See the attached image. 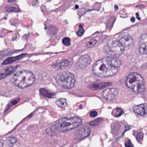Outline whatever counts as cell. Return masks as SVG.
I'll return each instance as SVG.
<instances>
[{
    "label": "cell",
    "instance_id": "obj_16",
    "mask_svg": "<svg viewBox=\"0 0 147 147\" xmlns=\"http://www.w3.org/2000/svg\"><path fill=\"white\" fill-rule=\"evenodd\" d=\"M5 11L8 12H20V10L19 8L10 6H6L5 7Z\"/></svg>",
    "mask_w": 147,
    "mask_h": 147
},
{
    "label": "cell",
    "instance_id": "obj_18",
    "mask_svg": "<svg viewBox=\"0 0 147 147\" xmlns=\"http://www.w3.org/2000/svg\"><path fill=\"white\" fill-rule=\"evenodd\" d=\"M123 114V111L121 108H117L116 109L114 112V116L115 117H119Z\"/></svg>",
    "mask_w": 147,
    "mask_h": 147
},
{
    "label": "cell",
    "instance_id": "obj_9",
    "mask_svg": "<svg viewBox=\"0 0 147 147\" xmlns=\"http://www.w3.org/2000/svg\"><path fill=\"white\" fill-rule=\"evenodd\" d=\"M119 91L116 88H108L104 91L103 96L105 99L108 101L114 100L118 94Z\"/></svg>",
    "mask_w": 147,
    "mask_h": 147
},
{
    "label": "cell",
    "instance_id": "obj_5",
    "mask_svg": "<svg viewBox=\"0 0 147 147\" xmlns=\"http://www.w3.org/2000/svg\"><path fill=\"white\" fill-rule=\"evenodd\" d=\"M56 82L59 86L64 89H70L75 85V76L68 71L58 74L55 77Z\"/></svg>",
    "mask_w": 147,
    "mask_h": 147
},
{
    "label": "cell",
    "instance_id": "obj_19",
    "mask_svg": "<svg viewBox=\"0 0 147 147\" xmlns=\"http://www.w3.org/2000/svg\"><path fill=\"white\" fill-rule=\"evenodd\" d=\"M7 140L9 144L13 145L15 144L17 141V139L14 136H9L7 139Z\"/></svg>",
    "mask_w": 147,
    "mask_h": 147
},
{
    "label": "cell",
    "instance_id": "obj_29",
    "mask_svg": "<svg viewBox=\"0 0 147 147\" xmlns=\"http://www.w3.org/2000/svg\"><path fill=\"white\" fill-rule=\"evenodd\" d=\"M15 1V0H7L8 2H14Z\"/></svg>",
    "mask_w": 147,
    "mask_h": 147
},
{
    "label": "cell",
    "instance_id": "obj_10",
    "mask_svg": "<svg viewBox=\"0 0 147 147\" xmlns=\"http://www.w3.org/2000/svg\"><path fill=\"white\" fill-rule=\"evenodd\" d=\"M139 52L141 54H147V34H143L140 38L139 43Z\"/></svg>",
    "mask_w": 147,
    "mask_h": 147
},
{
    "label": "cell",
    "instance_id": "obj_14",
    "mask_svg": "<svg viewBox=\"0 0 147 147\" xmlns=\"http://www.w3.org/2000/svg\"><path fill=\"white\" fill-rule=\"evenodd\" d=\"M56 104L60 108H65L67 106L66 100L65 98H60L56 101Z\"/></svg>",
    "mask_w": 147,
    "mask_h": 147
},
{
    "label": "cell",
    "instance_id": "obj_15",
    "mask_svg": "<svg viewBox=\"0 0 147 147\" xmlns=\"http://www.w3.org/2000/svg\"><path fill=\"white\" fill-rule=\"evenodd\" d=\"M22 56H23V55H20V56H16V57H14L9 58L6 59V60L4 61V62H3V64L7 65L11 63L15 62V61H16V60H18V59H20V58L22 57Z\"/></svg>",
    "mask_w": 147,
    "mask_h": 147
},
{
    "label": "cell",
    "instance_id": "obj_31",
    "mask_svg": "<svg viewBox=\"0 0 147 147\" xmlns=\"http://www.w3.org/2000/svg\"><path fill=\"white\" fill-rule=\"evenodd\" d=\"M75 8H76V9L78 8H79L78 5H76V6H75Z\"/></svg>",
    "mask_w": 147,
    "mask_h": 147
},
{
    "label": "cell",
    "instance_id": "obj_3",
    "mask_svg": "<svg viewBox=\"0 0 147 147\" xmlns=\"http://www.w3.org/2000/svg\"><path fill=\"white\" fill-rule=\"evenodd\" d=\"M14 81L16 86L21 89H24L34 84L35 81V77L31 71L22 70L15 74Z\"/></svg>",
    "mask_w": 147,
    "mask_h": 147
},
{
    "label": "cell",
    "instance_id": "obj_11",
    "mask_svg": "<svg viewBox=\"0 0 147 147\" xmlns=\"http://www.w3.org/2000/svg\"><path fill=\"white\" fill-rule=\"evenodd\" d=\"M121 44L124 47H129L133 45L134 43V40L130 35H123L121 37L120 39Z\"/></svg>",
    "mask_w": 147,
    "mask_h": 147
},
{
    "label": "cell",
    "instance_id": "obj_26",
    "mask_svg": "<svg viewBox=\"0 0 147 147\" xmlns=\"http://www.w3.org/2000/svg\"><path fill=\"white\" fill-rule=\"evenodd\" d=\"M131 21L132 22H134L135 21V18L134 17H132L131 19Z\"/></svg>",
    "mask_w": 147,
    "mask_h": 147
},
{
    "label": "cell",
    "instance_id": "obj_21",
    "mask_svg": "<svg viewBox=\"0 0 147 147\" xmlns=\"http://www.w3.org/2000/svg\"><path fill=\"white\" fill-rule=\"evenodd\" d=\"M85 30L83 28V25L80 24L79 26V29L77 32V34L79 36H82L84 33Z\"/></svg>",
    "mask_w": 147,
    "mask_h": 147
},
{
    "label": "cell",
    "instance_id": "obj_8",
    "mask_svg": "<svg viewBox=\"0 0 147 147\" xmlns=\"http://www.w3.org/2000/svg\"><path fill=\"white\" fill-rule=\"evenodd\" d=\"M91 62V59L89 55H85L79 58L76 64L75 68L77 70H81L85 69Z\"/></svg>",
    "mask_w": 147,
    "mask_h": 147
},
{
    "label": "cell",
    "instance_id": "obj_17",
    "mask_svg": "<svg viewBox=\"0 0 147 147\" xmlns=\"http://www.w3.org/2000/svg\"><path fill=\"white\" fill-rule=\"evenodd\" d=\"M16 69V68H15V67H10V68H8L7 70H5V74H1L2 75L3 74V76L2 77H1V79H2L3 78H4L5 76H7V75H8V74H11V73H13V72H14L15 71V70Z\"/></svg>",
    "mask_w": 147,
    "mask_h": 147
},
{
    "label": "cell",
    "instance_id": "obj_30",
    "mask_svg": "<svg viewBox=\"0 0 147 147\" xmlns=\"http://www.w3.org/2000/svg\"><path fill=\"white\" fill-rule=\"evenodd\" d=\"M114 8H115V9L116 10H117L118 9V7H117V6H115Z\"/></svg>",
    "mask_w": 147,
    "mask_h": 147
},
{
    "label": "cell",
    "instance_id": "obj_4",
    "mask_svg": "<svg viewBox=\"0 0 147 147\" xmlns=\"http://www.w3.org/2000/svg\"><path fill=\"white\" fill-rule=\"evenodd\" d=\"M126 84L128 87L135 93H142L145 90V80L139 74L130 73L127 78Z\"/></svg>",
    "mask_w": 147,
    "mask_h": 147
},
{
    "label": "cell",
    "instance_id": "obj_25",
    "mask_svg": "<svg viewBox=\"0 0 147 147\" xmlns=\"http://www.w3.org/2000/svg\"><path fill=\"white\" fill-rule=\"evenodd\" d=\"M98 115V113L96 111H92L90 113V115L91 117H95Z\"/></svg>",
    "mask_w": 147,
    "mask_h": 147
},
{
    "label": "cell",
    "instance_id": "obj_2",
    "mask_svg": "<svg viewBox=\"0 0 147 147\" xmlns=\"http://www.w3.org/2000/svg\"><path fill=\"white\" fill-rule=\"evenodd\" d=\"M83 123V121L79 117L70 118L64 117L58 120L51 128L53 132L64 133L77 128L80 127Z\"/></svg>",
    "mask_w": 147,
    "mask_h": 147
},
{
    "label": "cell",
    "instance_id": "obj_1",
    "mask_svg": "<svg viewBox=\"0 0 147 147\" xmlns=\"http://www.w3.org/2000/svg\"><path fill=\"white\" fill-rule=\"evenodd\" d=\"M121 62L117 58L107 57L97 61L93 65L94 73L101 78L111 77L115 74Z\"/></svg>",
    "mask_w": 147,
    "mask_h": 147
},
{
    "label": "cell",
    "instance_id": "obj_22",
    "mask_svg": "<svg viewBox=\"0 0 147 147\" xmlns=\"http://www.w3.org/2000/svg\"><path fill=\"white\" fill-rule=\"evenodd\" d=\"M63 43L64 45L69 46L71 44L70 39L67 37L64 38V39L63 40Z\"/></svg>",
    "mask_w": 147,
    "mask_h": 147
},
{
    "label": "cell",
    "instance_id": "obj_27",
    "mask_svg": "<svg viewBox=\"0 0 147 147\" xmlns=\"http://www.w3.org/2000/svg\"><path fill=\"white\" fill-rule=\"evenodd\" d=\"M136 16H137V19H138V20H141V18H140V17H139V14H138V13L136 14Z\"/></svg>",
    "mask_w": 147,
    "mask_h": 147
},
{
    "label": "cell",
    "instance_id": "obj_6",
    "mask_svg": "<svg viewBox=\"0 0 147 147\" xmlns=\"http://www.w3.org/2000/svg\"><path fill=\"white\" fill-rule=\"evenodd\" d=\"M125 47L120 41L110 40L104 46V51L108 57L118 58L122 55Z\"/></svg>",
    "mask_w": 147,
    "mask_h": 147
},
{
    "label": "cell",
    "instance_id": "obj_12",
    "mask_svg": "<svg viewBox=\"0 0 147 147\" xmlns=\"http://www.w3.org/2000/svg\"><path fill=\"white\" fill-rule=\"evenodd\" d=\"M133 111L137 115L144 116L147 114V104H142L134 107Z\"/></svg>",
    "mask_w": 147,
    "mask_h": 147
},
{
    "label": "cell",
    "instance_id": "obj_13",
    "mask_svg": "<svg viewBox=\"0 0 147 147\" xmlns=\"http://www.w3.org/2000/svg\"><path fill=\"white\" fill-rule=\"evenodd\" d=\"M70 65V62L68 60H61L56 63L53 66L54 68L56 69H61L66 68Z\"/></svg>",
    "mask_w": 147,
    "mask_h": 147
},
{
    "label": "cell",
    "instance_id": "obj_20",
    "mask_svg": "<svg viewBox=\"0 0 147 147\" xmlns=\"http://www.w3.org/2000/svg\"><path fill=\"white\" fill-rule=\"evenodd\" d=\"M97 40L95 39H91L86 43V46L88 47H94L97 44Z\"/></svg>",
    "mask_w": 147,
    "mask_h": 147
},
{
    "label": "cell",
    "instance_id": "obj_23",
    "mask_svg": "<svg viewBox=\"0 0 147 147\" xmlns=\"http://www.w3.org/2000/svg\"><path fill=\"white\" fill-rule=\"evenodd\" d=\"M125 146L126 147H133V145L131 142V141L127 139L125 141Z\"/></svg>",
    "mask_w": 147,
    "mask_h": 147
},
{
    "label": "cell",
    "instance_id": "obj_7",
    "mask_svg": "<svg viewBox=\"0 0 147 147\" xmlns=\"http://www.w3.org/2000/svg\"><path fill=\"white\" fill-rule=\"evenodd\" d=\"M91 129L88 126H84L78 129L74 133V136L77 140H81L89 136Z\"/></svg>",
    "mask_w": 147,
    "mask_h": 147
},
{
    "label": "cell",
    "instance_id": "obj_24",
    "mask_svg": "<svg viewBox=\"0 0 147 147\" xmlns=\"http://www.w3.org/2000/svg\"><path fill=\"white\" fill-rule=\"evenodd\" d=\"M100 119H98L96 120H95V121H92L91 122L89 123V124L91 126H96L98 123H100Z\"/></svg>",
    "mask_w": 147,
    "mask_h": 147
},
{
    "label": "cell",
    "instance_id": "obj_28",
    "mask_svg": "<svg viewBox=\"0 0 147 147\" xmlns=\"http://www.w3.org/2000/svg\"><path fill=\"white\" fill-rule=\"evenodd\" d=\"M3 142L2 140H1V147H2L3 145Z\"/></svg>",
    "mask_w": 147,
    "mask_h": 147
}]
</instances>
